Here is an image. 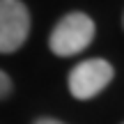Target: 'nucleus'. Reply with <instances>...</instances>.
<instances>
[{"label": "nucleus", "instance_id": "f257e3e1", "mask_svg": "<svg viewBox=\"0 0 124 124\" xmlns=\"http://www.w3.org/2000/svg\"><path fill=\"white\" fill-rule=\"evenodd\" d=\"M94 21L83 12H69L55 23L48 37V46L60 58L78 55L92 44L94 39Z\"/></svg>", "mask_w": 124, "mask_h": 124}, {"label": "nucleus", "instance_id": "39448f33", "mask_svg": "<svg viewBox=\"0 0 124 124\" xmlns=\"http://www.w3.org/2000/svg\"><path fill=\"white\" fill-rule=\"evenodd\" d=\"M32 124H64L60 120H53V117H39V120H35Z\"/></svg>", "mask_w": 124, "mask_h": 124}, {"label": "nucleus", "instance_id": "7ed1b4c3", "mask_svg": "<svg viewBox=\"0 0 124 124\" xmlns=\"http://www.w3.org/2000/svg\"><path fill=\"white\" fill-rule=\"evenodd\" d=\"M30 35V12L21 0H0V53H14Z\"/></svg>", "mask_w": 124, "mask_h": 124}, {"label": "nucleus", "instance_id": "f03ea898", "mask_svg": "<svg viewBox=\"0 0 124 124\" xmlns=\"http://www.w3.org/2000/svg\"><path fill=\"white\" fill-rule=\"evenodd\" d=\"M113 76H115V69L108 60H101V58L83 60L69 74V92L71 97L80 99V101L94 99L99 92L108 87Z\"/></svg>", "mask_w": 124, "mask_h": 124}, {"label": "nucleus", "instance_id": "20e7f679", "mask_svg": "<svg viewBox=\"0 0 124 124\" xmlns=\"http://www.w3.org/2000/svg\"><path fill=\"white\" fill-rule=\"evenodd\" d=\"M9 94H12V78H9V76L0 69V101H2V99H7Z\"/></svg>", "mask_w": 124, "mask_h": 124}]
</instances>
